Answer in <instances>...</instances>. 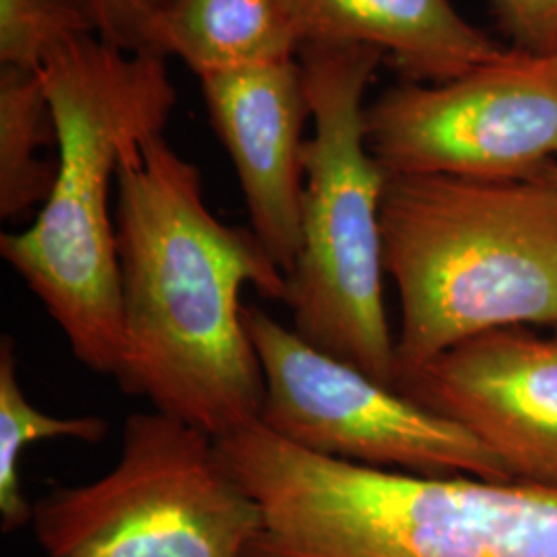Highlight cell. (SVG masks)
<instances>
[{
	"instance_id": "7",
	"label": "cell",
	"mask_w": 557,
	"mask_h": 557,
	"mask_svg": "<svg viewBox=\"0 0 557 557\" xmlns=\"http://www.w3.org/2000/svg\"><path fill=\"white\" fill-rule=\"evenodd\" d=\"M242 320L259 356V423L319 457L425 478L515 481L475 436L354 366L333 358L259 306Z\"/></svg>"
},
{
	"instance_id": "4",
	"label": "cell",
	"mask_w": 557,
	"mask_h": 557,
	"mask_svg": "<svg viewBox=\"0 0 557 557\" xmlns=\"http://www.w3.org/2000/svg\"><path fill=\"white\" fill-rule=\"evenodd\" d=\"M380 221L400 308L398 380L481 333L557 326L549 182L391 174Z\"/></svg>"
},
{
	"instance_id": "9",
	"label": "cell",
	"mask_w": 557,
	"mask_h": 557,
	"mask_svg": "<svg viewBox=\"0 0 557 557\" xmlns=\"http://www.w3.org/2000/svg\"><path fill=\"white\" fill-rule=\"evenodd\" d=\"M397 391L465 428L515 481L557 487V337L487 331L398 380Z\"/></svg>"
},
{
	"instance_id": "16",
	"label": "cell",
	"mask_w": 557,
	"mask_h": 557,
	"mask_svg": "<svg viewBox=\"0 0 557 557\" xmlns=\"http://www.w3.org/2000/svg\"><path fill=\"white\" fill-rule=\"evenodd\" d=\"M96 36L131 54L170 57L172 41L163 15L143 0H75Z\"/></svg>"
},
{
	"instance_id": "8",
	"label": "cell",
	"mask_w": 557,
	"mask_h": 557,
	"mask_svg": "<svg viewBox=\"0 0 557 557\" xmlns=\"http://www.w3.org/2000/svg\"><path fill=\"white\" fill-rule=\"evenodd\" d=\"M366 137L388 174L541 178L557 163V79L510 48L457 79L386 89L366 106Z\"/></svg>"
},
{
	"instance_id": "3",
	"label": "cell",
	"mask_w": 557,
	"mask_h": 557,
	"mask_svg": "<svg viewBox=\"0 0 557 557\" xmlns=\"http://www.w3.org/2000/svg\"><path fill=\"white\" fill-rule=\"evenodd\" d=\"M259 502L242 557H557V487L319 457L259 421L218 438Z\"/></svg>"
},
{
	"instance_id": "13",
	"label": "cell",
	"mask_w": 557,
	"mask_h": 557,
	"mask_svg": "<svg viewBox=\"0 0 557 557\" xmlns=\"http://www.w3.org/2000/svg\"><path fill=\"white\" fill-rule=\"evenodd\" d=\"M57 143L40 73L0 66V218L17 220L46 202L59 165L38 158Z\"/></svg>"
},
{
	"instance_id": "11",
	"label": "cell",
	"mask_w": 557,
	"mask_h": 557,
	"mask_svg": "<svg viewBox=\"0 0 557 557\" xmlns=\"http://www.w3.org/2000/svg\"><path fill=\"white\" fill-rule=\"evenodd\" d=\"M283 4L301 46H372L416 83L457 79L510 52L465 20L450 0H283Z\"/></svg>"
},
{
	"instance_id": "5",
	"label": "cell",
	"mask_w": 557,
	"mask_h": 557,
	"mask_svg": "<svg viewBox=\"0 0 557 557\" xmlns=\"http://www.w3.org/2000/svg\"><path fill=\"white\" fill-rule=\"evenodd\" d=\"M298 60L314 137L304 143L301 248L283 301L299 337L397 391L380 221L391 174L368 147L363 103L384 54L363 44H306Z\"/></svg>"
},
{
	"instance_id": "17",
	"label": "cell",
	"mask_w": 557,
	"mask_h": 557,
	"mask_svg": "<svg viewBox=\"0 0 557 557\" xmlns=\"http://www.w3.org/2000/svg\"><path fill=\"white\" fill-rule=\"evenodd\" d=\"M512 48L547 57L557 48V0H490Z\"/></svg>"
},
{
	"instance_id": "12",
	"label": "cell",
	"mask_w": 557,
	"mask_h": 557,
	"mask_svg": "<svg viewBox=\"0 0 557 557\" xmlns=\"http://www.w3.org/2000/svg\"><path fill=\"white\" fill-rule=\"evenodd\" d=\"M172 54L200 77L298 59L296 25L283 0H168Z\"/></svg>"
},
{
	"instance_id": "14",
	"label": "cell",
	"mask_w": 557,
	"mask_h": 557,
	"mask_svg": "<svg viewBox=\"0 0 557 557\" xmlns=\"http://www.w3.org/2000/svg\"><path fill=\"white\" fill-rule=\"evenodd\" d=\"M110 423L98 416L57 418L40 411L17 379L15 341H0V529L15 533L34 520V504L23 492L21 458L27 446L40 440H79L98 444L108 436Z\"/></svg>"
},
{
	"instance_id": "10",
	"label": "cell",
	"mask_w": 557,
	"mask_h": 557,
	"mask_svg": "<svg viewBox=\"0 0 557 557\" xmlns=\"http://www.w3.org/2000/svg\"><path fill=\"white\" fill-rule=\"evenodd\" d=\"M209 119L238 174L255 236L285 277L301 248L310 101L298 59L200 77Z\"/></svg>"
},
{
	"instance_id": "1",
	"label": "cell",
	"mask_w": 557,
	"mask_h": 557,
	"mask_svg": "<svg viewBox=\"0 0 557 557\" xmlns=\"http://www.w3.org/2000/svg\"><path fill=\"white\" fill-rule=\"evenodd\" d=\"M120 388L221 438L259 421L264 376L242 289L285 298V273L252 230L218 220L202 178L163 135L120 161Z\"/></svg>"
},
{
	"instance_id": "15",
	"label": "cell",
	"mask_w": 557,
	"mask_h": 557,
	"mask_svg": "<svg viewBox=\"0 0 557 557\" xmlns=\"http://www.w3.org/2000/svg\"><path fill=\"white\" fill-rule=\"evenodd\" d=\"M96 34L75 0H0V66L40 73L71 38Z\"/></svg>"
},
{
	"instance_id": "18",
	"label": "cell",
	"mask_w": 557,
	"mask_h": 557,
	"mask_svg": "<svg viewBox=\"0 0 557 557\" xmlns=\"http://www.w3.org/2000/svg\"><path fill=\"white\" fill-rule=\"evenodd\" d=\"M541 178L545 180V182H549L552 186H556L557 188V163H554L552 168H547Z\"/></svg>"
},
{
	"instance_id": "6",
	"label": "cell",
	"mask_w": 557,
	"mask_h": 557,
	"mask_svg": "<svg viewBox=\"0 0 557 557\" xmlns=\"http://www.w3.org/2000/svg\"><path fill=\"white\" fill-rule=\"evenodd\" d=\"M50 557H242L262 527L218 438L160 411L124 421L116 465L34 504Z\"/></svg>"
},
{
	"instance_id": "2",
	"label": "cell",
	"mask_w": 557,
	"mask_h": 557,
	"mask_svg": "<svg viewBox=\"0 0 557 557\" xmlns=\"http://www.w3.org/2000/svg\"><path fill=\"white\" fill-rule=\"evenodd\" d=\"M40 77L59 172L36 221L0 236V257L59 324L73 356L116 379L122 278L110 186L126 153L163 135L178 94L163 57L124 52L96 34L60 44Z\"/></svg>"
},
{
	"instance_id": "20",
	"label": "cell",
	"mask_w": 557,
	"mask_h": 557,
	"mask_svg": "<svg viewBox=\"0 0 557 557\" xmlns=\"http://www.w3.org/2000/svg\"><path fill=\"white\" fill-rule=\"evenodd\" d=\"M145 4H149V7H153V9H158V11H161V7L168 2V0H143Z\"/></svg>"
},
{
	"instance_id": "19",
	"label": "cell",
	"mask_w": 557,
	"mask_h": 557,
	"mask_svg": "<svg viewBox=\"0 0 557 557\" xmlns=\"http://www.w3.org/2000/svg\"><path fill=\"white\" fill-rule=\"evenodd\" d=\"M541 59L547 62V66H549V71H552V75L557 79V48L552 52V54H547V57H541Z\"/></svg>"
}]
</instances>
